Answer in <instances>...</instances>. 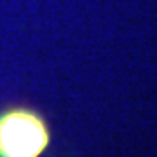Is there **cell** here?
Masks as SVG:
<instances>
[{
	"label": "cell",
	"mask_w": 157,
	"mask_h": 157,
	"mask_svg": "<svg viewBox=\"0 0 157 157\" xmlns=\"http://www.w3.org/2000/svg\"><path fill=\"white\" fill-rule=\"evenodd\" d=\"M47 145L49 129L37 112L12 108L0 113V157H39Z\"/></svg>",
	"instance_id": "1"
}]
</instances>
